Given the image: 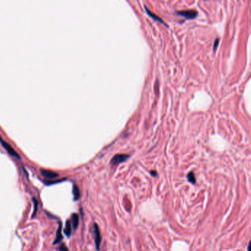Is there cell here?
<instances>
[{
	"label": "cell",
	"instance_id": "1",
	"mask_svg": "<svg viewBox=\"0 0 251 251\" xmlns=\"http://www.w3.org/2000/svg\"><path fill=\"white\" fill-rule=\"evenodd\" d=\"M177 14L181 15L186 19H194L197 16V13L194 10H187V11H180L177 12Z\"/></svg>",
	"mask_w": 251,
	"mask_h": 251
},
{
	"label": "cell",
	"instance_id": "2",
	"mask_svg": "<svg viewBox=\"0 0 251 251\" xmlns=\"http://www.w3.org/2000/svg\"><path fill=\"white\" fill-rule=\"evenodd\" d=\"M129 158L128 155H125V154H119V155H116L112 158L111 161V164L112 165H118L121 164V163H123L124 161H127Z\"/></svg>",
	"mask_w": 251,
	"mask_h": 251
},
{
	"label": "cell",
	"instance_id": "3",
	"mask_svg": "<svg viewBox=\"0 0 251 251\" xmlns=\"http://www.w3.org/2000/svg\"><path fill=\"white\" fill-rule=\"evenodd\" d=\"M0 143L2 144V147H4L5 150H7V152H8V153L10 154V155H11L12 156H14V157L19 158V159L20 158L19 155L16 153V152H15V150L12 148L11 147V145H10L9 144H8L7 142H5L4 141H3V139H2V138H0Z\"/></svg>",
	"mask_w": 251,
	"mask_h": 251
},
{
	"label": "cell",
	"instance_id": "4",
	"mask_svg": "<svg viewBox=\"0 0 251 251\" xmlns=\"http://www.w3.org/2000/svg\"><path fill=\"white\" fill-rule=\"evenodd\" d=\"M40 172H41L42 176L47 178V179H54V178H56V177L59 176V175L57 173L53 172V171H50V170L41 169Z\"/></svg>",
	"mask_w": 251,
	"mask_h": 251
},
{
	"label": "cell",
	"instance_id": "5",
	"mask_svg": "<svg viewBox=\"0 0 251 251\" xmlns=\"http://www.w3.org/2000/svg\"><path fill=\"white\" fill-rule=\"evenodd\" d=\"M94 242H95V244H96L97 249L99 250V249H100V244L101 238H100V231H99V228H98V226L97 224H94Z\"/></svg>",
	"mask_w": 251,
	"mask_h": 251
},
{
	"label": "cell",
	"instance_id": "6",
	"mask_svg": "<svg viewBox=\"0 0 251 251\" xmlns=\"http://www.w3.org/2000/svg\"><path fill=\"white\" fill-rule=\"evenodd\" d=\"M145 11H146L147 13V15H149L150 17H151V18H152L153 19H154L155 21H157V22H158L161 23V24H163L164 25H165V26L167 27V25H166V24H165L164 22V21H163V20H162V19H161V18L159 17V16H158L157 15H155V14L153 13L152 12H150V11H148V10H147V8H145Z\"/></svg>",
	"mask_w": 251,
	"mask_h": 251
},
{
	"label": "cell",
	"instance_id": "7",
	"mask_svg": "<svg viewBox=\"0 0 251 251\" xmlns=\"http://www.w3.org/2000/svg\"><path fill=\"white\" fill-rule=\"evenodd\" d=\"M62 229H61V224H60L59 225V227H58V228H57V234H56V237H55V242H53V244H57L60 242L61 239H62V238H63V236H62Z\"/></svg>",
	"mask_w": 251,
	"mask_h": 251
},
{
	"label": "cell",
	"instance_id": "8",
	"mask_svg": "<svg viewBox=\"0 0 251 251\" xmlns=\"http://www.w3.org/2000/svg\"><path fill=\"white\" fill-rule=\"evenodd\" d=\"M71 232V222L69 220H67L66 222V226H65V229H64V233L67 236H70Z\"/></svg>",
	"mask_w": 251,
	"mask_h": 251
},
{
	"label": "cell",
	"instance_id": "9",
	"mask_svg": "<svg viewBox=\"0 0 251 251\" xmlns=\"http://www.w3.org/2000/svg\"><path fill=\"white\" fill-rule=\"evenodd\" d=\"M71 221H72V225H73V228L75 229L77 228V225L79 223V217L78 215L77 214H73L71 216Z\"/></svg>",
	"mask_w": 251,
	"mask_h": 251
},
{
	"label": "cell",
	"instance_id": "10",
	"mask_svg": "<svg viewBox=\"0 0 251 251\" xmlns=\"http://www.w3.org/2000/svg\"><path fill=\"white\" fill-rule=\"evenodd\" d=\"M72 191H73V195H74V199H75V200H78L79 197H80V189H79V188L77 187V186L74 185Z\"/></svg>",
	"mask_w": 251,
	"mask_h": 251
},
{
	"label": "cell",
	"instance_id": "11",
	"mask_svg": "<svg viewBox=\"0 0 251 251\" xmlns=\"http://www.w3.org/2000/svg\"><path fill=\"white\" fill-rule=\"evenodd\" d=\"M187 179L189 183L192 184H195L196 183V178H195V175L193 172H189L187 175Z\"/></svg>",
	"mask_w": 251,
	"mask_h": 251
},
{
	"label": "cell",
	"instance_id": "12",
	"mask_svg": "<svg viewBox=\"0 0 251 251\" xmlns=\"http://www.w3.org/2000/svg\"><path fill=\"white\" fill-rule=\"evenodd\" d=\"M33 201L34 202V211H33V217H35V213L37 212L38 202L37 200H35V198H33Z\"/></svg>",
	"mask_w": 251,
	"mask_h": 251
},
{
	"label": "cell",
	"instance_id": "13",
	"mask_svg": "<svg viewBox=\"0 0 251 251\" xmlns=\"http://www.w3.org/2000/svg\"><path fill=\"white\" fill-rule=\"evenodd\" d=\"M218 44H219V39H216L215 41H214V50L215 51L217 48V46Z\"/></svg>",
	"mask_w": 251,
	"mask_h": 251
},
{
	"label": "cell",
	"instance_id": "14",
	"mask_svg": "<svg viewBox=\"0 0 251 251\" xmlns=\"http://www.w3.org/2000/svg\"><path fill=\"white\" fill-rule=\"evenodd\" d=\"M59 250H68V248L66 247L64 244H63L61 247H59Z\"/></svg>",
	"mask_w": 251,
	"mask_h": 251
},
{
	"label": "cell",
	"instance_id": "15",
	"mask_svg": "<svg viewBox=\"0 0 251 251\" xmlns=\"http://www.w3.org/2000/svg\"><path fill=\"white\" fill-rule=\"evenodd\" d=\"M151 174H153V175H153V176H156V175H157V172H153V171H151Z\"/></svg>",
	"mask_w": 251,
	"mask_h": 251
}]
</instances>
